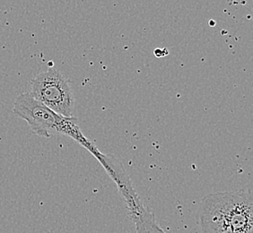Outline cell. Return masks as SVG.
<instances>
[{
    "label": "cell",
    "mask_w": 253,
    "mask_h": 233,
    "mask_svg": "<svg viewBox=\"0 0 253 233\" xmlns=\"http://www.w3.org/2000/svg\"><path fill=\"white\" fill-rule=\"evenodd\" d=\"M251 190L207 194L199 208L202 233H253Z\"/></svg>",
    "instance_id": "6da1fadb"
},
{
    "label": "cell",
    "mask_w": 253,
    "mask_h": 233,
    "mask_svg": "<svg viewBox=\"0 0 253 233\" xmlns=\"http://www.w3.org/2000/svg\"><path fill=\"white\" fill-rule=\"evenodd\" d=\"M13 112L15 116L27 122L31 130L35 135L46 138H49L53 134L65 135L87 148L94 155L98 157L101 155L96 147L84 136L78 126L77 117H68L56 113L32 97L29 92L21 93L16 98Z\"/></svg>",
    "instance_id": "7a4b0ae2"
},
{
    "label": "cell",
    "mask_w": 253,
    "mask_h": 233,
    "mask_svg": "<svg viewBox=\"0 0 253 233\" xmlns=\"http://www.w3.org/2000/svg\"><path fill=\"white\" fill-rule=\"evenodd\" d=\"M30 94L46 107L64 116L74 115L75 96L71 83L59 70L49 68L31 81Z\"/></svg>",
    "instance_id": "3957f363"
}]
</instances>
